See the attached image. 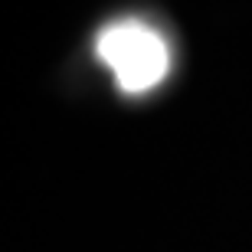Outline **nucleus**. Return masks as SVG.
Here are the masks:
<instances>
[{"label": "nucleus", "mask_w": 252, "mask_h": 252, "mask_svg": "<svg viewBox=\"0 0 252 252\" xmlns=\"http://www.w3.org/2000/svg\"><path fill=\"white\" fill-rule=\"evenodd\" d=\"M95 53L112 69L118 89L141 95L158 89L170 72V46L144 20H118L95 39Z\"/></svg>", "instance_id": "f257e3e1"}]
</instances>
